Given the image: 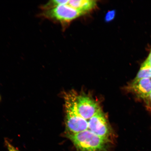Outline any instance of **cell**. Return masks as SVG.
<instances>
[{
    "label": "cell",
    "instance_id": "cell-8",
    "mask_svg": "<svg viewBox=\"0 0 151 151\" xmlns=\"http://www.w3.org/2000/svg\"><path fill=\"white\" fill-rule=\"evenodd\" d=\"M146 78H151V68H140L133 80L137 81Z\"/></svg>",
    "mask_w": 151,
    "mask_h": 151
},
{
    "label": "cell",
    "instance_id": "cell-3",
    "mask_svg": "<svg viewBox=\"0 0 151 151\" xmlns=\"http://www.w3.org/2000/svg\"><path fill=\"white\" fill-rule=\"evenodd\" d=\"M84 14V13L65 4L58 6L49 10L43 11L39 16L48 20L63 24L70 22Z\"/></svg>",
    "mask_w": 151,
    "mask_h": 151
},
{
    "label": "cell",
    "instance_id": "cell-5",
    "mask_svg": "<svg viewBox=\"0 0 151 151\" xmlns=\"http://www.w3.org/2000/svg\"><path fill=\"white\" fill-rule=\"evenodd\" d=\"M126 89L138 99L144 100L151 92V79L146 78L133 80L126 87Z\"/></svg>",
    "mask_w": 151,
    "mask_h": 151
},
{
    "label": "cell",
    "instance_id": "cell-4",
    "mask_svg": "<svg viewBox=\"0 0 151 151\" xmlns=\"http://www.w3.org/2000/svg\"><path fill=\"white\" fill-rule=\"evenodd\" d=\"M88 130L104 138L113 141V132L102 109L88 120Z\"/></svg>",
    "mask_w": 151,
    "mask_h": 151
},
{
    "label": "cell",
    "instance_id": "cell-10",
    "mask_svg": "<svg viewBox=\"0 0 151 151\" xmlns=\"http://www.w3.org/2000/svg\"><path fill=\"white\" fill-rule=\"evenodd\" d=\"M151 68V50L148 58L141 66V69Z\"/></svg>",
    "mask_w": 151,
    "mask_h": 151
},
{
    "label": "cell",
    "instance_id": "cell-13",
    "mask_svg": "<svg viewBox=\"0 0 151 151\" xmlns=\"http://www.w3.org/2000/svg\"><path fill=\"white\" fill-rule=\"evenodd\" d=\"M0 99H1V98H0Z\"/></svg>",
    "mask_w": 151,
    "mask_h": 151
},
{
    "label": "cell",
    "instance_id": "cell-11",
    "mask_svg": "<svg viewBox=\"0 0 151 151\" xmlns=\"http://www.w3.org/2000/svg\"><path fill=\"white\" fill-rule=\"evenodd\" d=\"M5 143L8 151H20L6 139H5Z\"/></svg>",
    "mask_w": 151,
    "mask_h": 151
},
{
    "label": "cell",
    "instance_id": "cell-6",
    "mask_svg": "<svg viewBox=\"0 0 151 151\" xmlns=\"http://www.w3.org/2000/svg\"><path fill=\"white\" fill-rule=\"evenodd\" d=\"M68 5L85 14L95 8L97 2L93 0H71Z\"/></svg>",
    "mask_w": 151,
    "mask_h": 151
},
{
    "label": "cell",
    "instance_id": "cell-12",
    "mask_svg": "<svg viewBox=\"0 0 151 151\" xmlns=\"http://www.w3.org/2000/svg\"><path fill=\"white\" fill-rule=\"evenodd\" d=\"M146 106L149 110L151 111V92L148 97L144 100Z\"/></svg>",
    "mask_w": 151,
    "mask_h": 151
},
{
    "label": "cell",
    "instance_id": "cell-7",
    "mask_svg": "<svg viewBox=\"0 0 151 151\" xmlns=\"http://www.w3.org/2000/svg\"><path fill=\"white\" fill-rule=\"evenodd\" d=\"M69 1H65V0H52L49 1L48 2L40 6V9L42 11L49 10L58 6L68 4Z\"/></svg>",
    "mask_w": 151,
    "mask_h": 151
},
{
    "label": "cell",
    "instance_id": "cell-9",
    "mask_svg": "<svg viewBox=\"0 0 151 151\" xmlns=\"http://www.w3.org/2000/svg\"><path fill=\"white\" fill-rule=\"evenodd\" d=\"M116 12L114 10L109 11L106 14L105 17V22H109L112 21L115 18Z\"/></svg>",
    "mask_w": 151,
    "mask_h": 151
},
{
    "label": "cell",
    "instance_id": "cell-1",
    "mask_svg": "<svg viewBox=\"0 0 151 151\" xmlns=\"http://www.w3.org/2000/svg\"><path fill=\"white\" fill-rule=\"evenodd\" d=\"M77 151H110L112 141L104 138L88 130L74 134H65Z\"/></svg>",
    "mask_w": 151,
    "mask_h": 151
},
{
    "label": "cell",
    "instance_id": "cell-2",
    "mask_svg": "<svg viewBox=\"0 0 151 151\" xmlns=\"http://www.w3.org/2000/svg\"><path fill=\"white\" fill-rule=\"evenodd\" d=\"M76 110L81 117L88 120L101 110L100 104L90 94L75 91Z\"/></svg>",
    "mask_w": 151,
    "mask_h": 151
}]
</instances>
